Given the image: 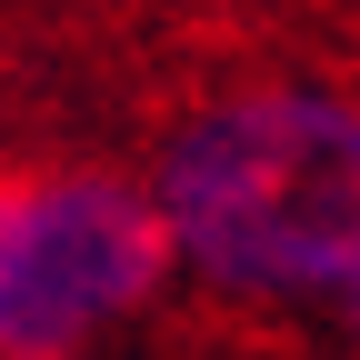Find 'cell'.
Listing matches in <instances>:
<instances>
[{
	"mask_svg": "<svg viewBox=\"0 0 360 360\" xmlns=\"http://www.w3.org/2000/svg\"><path fill=\"white\" fill-rule=\"evenodd\" d=\"M150 210L170 260L240 300H321L360 281V101L330 80L220 90L160 141Z\"/></svg>",
	"mask_w": 360,
	"mask_h": 360,
	"instance_id": "obj_1",
	"label": "cell"
},
{
	"mask_svg": "<svg viewBox=\"0 0 360 360\" xmlns=\"http://www.w3.org/2000/svg\"><path fill=\"white\" fill-rule=\"evenodd\" d=\"M170 281V231L150 191L110 170L0 180V360H51L150 310Z\"/></svg>",
	"mask_w": 360,
	"mask_h": 360,
	"instance_id": "obj_2",
	"label": "cell"
},
{
	"mask_svg": "<svg viewBox=\"0 0 360 360\" xmlns=\"http://www.w3.org/2000/svg\"><path fill=\"white\" fill-rule=\"evenodd\" d=\"M350 310H360V281H350Z\"/></svg>",
	"mask_w": 360,
	"mask_h": 360,
	"instance_id": "obj_3",
	"label": "cell"
},
{
	"mask_svg": "<svg viewBox=\"0 0 360 360\" xmlns=\"http://www.w3.org/2000/svg\"><path fill=\"white\" fill-rule=\"evenodd\" d=\"M51 360H70V350H51Z\"/></svg>",
	"mask_w": 360,
	"mask_h": 360,
	"instance_id": "obj_4",
	"label": "cell"
}]
</instances>
